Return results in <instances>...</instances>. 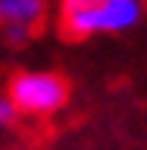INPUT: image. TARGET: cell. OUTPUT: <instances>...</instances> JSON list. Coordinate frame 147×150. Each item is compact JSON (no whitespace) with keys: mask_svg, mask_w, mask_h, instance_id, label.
<instances>
[{"mask_svg":"<svg viewBox=\"0 0 147 150\" xmlns=\"http://www.w3.org/2000/svg\"><path fill=\"white\" fill-rule=\"evenodd\" d=\"M97 0H65V12L68 9H86V6H94Z\"/></svg>","mask_w":147,"mask_h":150,"instance_id":"obj_6","label":"cell"},{"mask_svg":"<svg viewBox=\"0 0 147 150\" xmlns=\"http://www.w3.org/2000/svg\"><path fill=\"white\" fill-rule=\"evenodd\" d=\"M15 118V106L9 103V100H3V97H0V127H3V124H9Z\"/></svg>","mask_w":147,"mask_h":150,"instance_id":"obj_5","label":"cell"},{"mask_svg":"<svg viewBox=\"0 0 147 150\" xmlns=\"http://www.w3.org/2000/svg\"><path fill=\"white\" fill-rule=\"evenodd\" d=\"M44 12V0H0V24L33 27Z\"/></svg>","mask_w":147,"mask_h":150,"instance_id":"obj_3","label":"cell"},{"mask_svg":"<svg viewBox=\"0 0 147 150\" xmlns=\"http://www.w3.org/2000/svg\"><path fill=\"white\" fill-rule=\"evenodd\" d=\"M68 97V86L56 74H18L9 86V103L15 109L47 115L56 112Z\"/></svg>","mask_w":147,"mask_h":150,"instance_id":"obj_2","label":"cell"},{"mask_svg":"<svg viewBox=\"0 0 147 150\" xmlns=\"http://www.w3.org/2000/svg\"><path fill=\"white\" fill-rule=\"evenodd\" d=\"M141 18V0H97L86 9H68L65 27L71 35H91V33H118L129 30Z\"/></svg>","mask_w":147,"mask_h":150,"instance_id":"obj_1","label":"cell"},{"mask_svg":"<svg viewBox=\"0 0 147 150\" xmlns=\"http://www.w3.org/2000/svg\"><path fill=\"white\" fill-rule=\"evenodd\" d=\"M30 30H33V27L9 24V27H3V35H6V41H9V44H24V41L30 38Z\"/></svg>","mask_w":147,"mask_h":150,"instance_id":"obj_4","label":"cell"}]
</instances>
